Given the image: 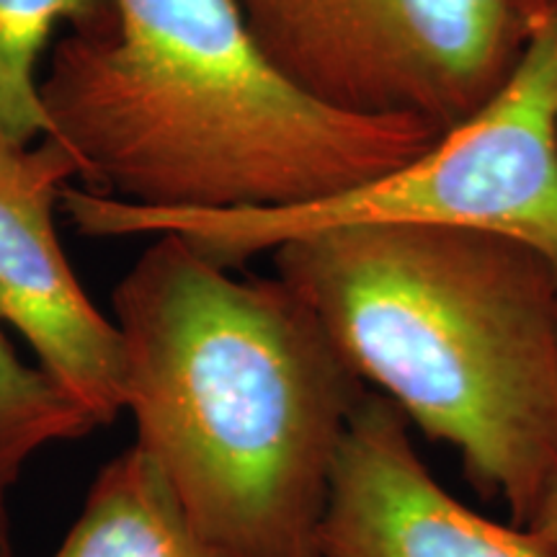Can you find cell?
<instances>
[{
    "label": "cell",
    "mask_w": 557,
    "mask_h": 557,
    "mask_svg": "<svg viewBox=\"0 0 557 557\" xmlns=\"http://www.w3.org/2000/svg\"><path fill=\"white\" fill-rule=\"evenodd\" d=\"M111 310L137 447L194 527L227 557H323L333 465L367 389L308 305L163 233Z\"/></svg>",
    "instance_id": "1"
},
{
    "label": "cell",
    "mask_w": 557,
    "mask_h": 557,
    "mask_svg": "<svg viewBox=\"0 0 557 557\" xmlns=\"http://www.w3.org/2000/svg\"><path fill=\"white\" fill-rule=\"evenodd\" d=\"M114 34L65 32L41 101L86 191L148 209H282L367 184L436 135L312 101L235 0H116Z\"/></svg>",
    "instance_id": "2"
},
{
    "label": "cell",
    "mask_w": 557,
    "mask_h": 557,
    "mask_svg": "<svg viewBox=\"0 0 557 557\" xmlns=\"http://www.w3.org/2000/svg\"><path fill=\"white\" fill-rule=\"evenodd\" d=\"M361 382L529 527L557 485V271L506 235L341 225L274 250Z\"/></svg>",
    "instance_id": "3"
},
{
    "label": "cell",
    "mask_w": 557,
    "mask_h": 557,
    "mask_svg": "<svg viewBox=\"0 0 557 557\" xmlns=\"http://www.w3.org/2000/svg\"><path fill=\"white\" fill-rule=\"evenodd\" d=\"M60 201L88 238L169 233L227 269L318 230L426 225L506 235L557 271V0L483 109L421 156L354 189L310 205L222 212L148 209L70 186Z\"/></svg>",
    "instance_id": "4"
},
{
    "label": "cell",
    "mask_w": 557,
    "mask_h": 557,
    "mask_svg": "<svg viewBox=\"0 0 557 557\" xmlns=\"http://www.w3.org/2000/svg\"><path fill=\"white\" fill-rule=\"evenodd\" d=\"M271 65L323 107L423 124L485 107L553 0H235Z\"/></svg>",
    "instance_id": "5"
},
{
    "label": "cell",
    "mask_w": 557,
    "mask_h": 557,
    "mask_svg": "<svg viewBox=\"0 0 557 557\" xmlns=\"http://www.w3.org/2000/svg\"><path fill=\"white\" fill-rule=\"evenodd\" d=\"M78 158L58 137H0V323L21 333L58 385L109 426L124 410V341L86 295L54 227Z\"/></svg>",
    "instance_id": "6"
},
{
    "label": "cell",
    "mask_w": 557,
    "mask_h": 557,
    "mask_svg": "<svg viewBox=\"0 0 557 557\" xmlns=\"http://www.w3.org/2000/svg\"><path fill=\"white\" fill-rule=\"evenodd\" d=\"M323 557H557L529 527L480 517L431 475L380 393L354 410L331 475Z\"/></svg>",
    "instance_id": "7"
},
{
    "label": "cell",
    "mask_w": 557,
    "mask_h": 557,
    "mask_svg": "<svg viewBox=\"0 0 557 557\" xmlns=\"http://www.w3.org/2000/svg\"><path fill=\"white\" fill-rule=\"evenodd\" d=\"M54 557H227L194 527L143 449L103 465Z\"/></svg>",
    "instance_id": "8"
},
{
    "label": "cell",
    "mask_w": 557,
    "mask_h": 557,
    "mask_svg": "<svg viewBox=\"0 0 557 557\" xmlns=\"http://www.w3.org/2000/svg\"><path fill=\"white\" fill-rule=\"evenodd\" d=\"M114 34L116 0H0V137L37 143L52 135L41 101L39 60L52 34Z\"/></svg>",
    "instance_id": "9"
},
{
    "label": "cell",
    "mask_w": 557,
    "mask_h": 557,
    "mask_svg": "<svg viewBox=\"0 0 557 557\" xmlns=\"http://www.w3.org/2000/svg\"><path fill=\"white\" fill-rule=\"evenodd\" d=\"M94 429V416L0 331V557L16 555L11 496L32 459Z\"/></svg>",
    "instance_id": "10"
},
{
    "label": "cell",
    "mask_w": 557,
    "mask_h": 557,
    "mask_svg": "<svg viewBox=\"0 0 557 557\" xmlns=\"http://www.w3.org/2000/svg\"><path fill=\"white\" fill-rule=\"evenodd\" d=\"M529 529H532V532H537L540 537L545 540L557 555V485L553 487V493H549V496L545 498V504L540 506L537 517L532 519Z\"/></svg>",
    "instance_id": "11"
}]
</instances>
